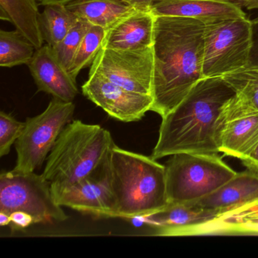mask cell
Masks as SVG:
<instances>
[{"label": "cell", "mask_w": 258, "mask_h": 258, "mask_svg": "<svg viewBox=\"0 0 258 258\" xmlns=\"http://www.w3.org/2000/svg\"><path fill=\"white\" fill-rule=\"evenodd\" d=\"M205 25L188 18L155 17L151 111L161 117L174 109L203 79Z\"/></svg>", "instance_id": "1"}, {"label": "cell", "mask_w": 258, "mask_h": 258, "mask_svg": "<svg viewBox=\"0 0 258 258\" xmlns=\"http://www.w3.org/2000/svg\"><path fill=\"white\" fill-rule=\"evenodd\" d=\"M235 95L221 78H203L162 117L152 158L179 153H220L217 131L222 108Z\"/></svg>", "instance_id": "2"}, {"label": "cell", "mask_w": 258, "mask_h": 258, "mask_svg": "<svg viewBox=\"0 0 258 258\" xmlns=\"http://www.w3.org/2000/svg\"><path fill=\"white\" fill-rule=\"evenodd\" d=\"M109 158L117 217H146L168 205L164 165L115 144Z\"/></svg>", "instance_id": "3"}, {"label": "cell", "mask_w": 258, "mask_h": 258, "mask_svg": "<svg viewBox=\"0 0 258 258\" xmlns=\"http://www.w3.org/2000/svg\"><path fill=\"white\" fill-rule=\"evenodd\" d=\"M114 144L105 128L72 120L58 137L42 175L52 186L74 183L99 168Z\"/></svg>", "instance_id": "4"}, {"label": "cell", "mask_w": 258, "mask_h": 258, "mask_svg": "<svg viewBox=\"0 0 258 258\" xmlns=\"http://www.w3.org/2000/svg\"><path fill=\"white\" fill-rule=\"evenodd\" d=\"M164 167L168 204L198 202L237 173L218 153L175 154Z\"/></svg>", "instance_id": "5"}, {"label": "cell", "mask_w": 258, "mask_h": 258, "mask_svg": "<svg viewBox=\"0 0 258 258\" xmlns=\"http://www.w3.org/2000/svg\"><path fill=\"white\" fill-rule=\"evenodd\" d=\"M203 40V78H221L251 62L253 25L247 17L205 24Z\"/></svg>", "instance_id": "6"}, {"label": "cell", "mask_w": 258, "mask_h": 258, "mask_svg": "<svg viewBox=\"0 0 258 258\" xmlns=\"http://www.w3.org/2000/svg\"><path fill=\"white\" fill-rule=\"evenodd\" d=\"M75 105L53 98L43 112L28 117L23 132L15 143L17 159L13 171H35L46 161L58 137L72 121Z\"/></svg>", "instance_id": "7"}, {"label": "cell", "mask_w": 258, "mask_h": 258, "mask_svg": "<svg viewBox=\"0 0 258 258\" xmlns=\"http://www.w3.org/2000/svg\"><path fill=\"white\" fill-rule=\"evenodd\" d=\"M24 211L32 216L34 223L62 222L68 216L54 199L51 182L43 175L16 173L0 175V212Z\"/></svg>", "instance_id": "8"}, {"label": "cell", "mask_w": 258, "mask_h": 258, "mask_svg": "<svg viewBox=\"0 0 258 258\" xmlns=\"http://www.w3.org/2000/svg\"><path fill=\"white\" fill-rule=\"evenodd\" d=\"M109 157L110 154L99 168L81 180L63 186L51 185L55 202L97 218L117 217Z\"/></svg>", "instance_id": "9"}, {"label": "cell", "mask_w": 258, "mask_h": 258, "mask_svg": "<svg viewBox=\"0 0 258 258\" xmlns=\"http://www.w3.org/2000/svg\"><path fill=\"white\" fill-rule=\"evenodd\" d=\"M90 72H97L130 91L152 96L153 47L137 50L102 48Z\"/></svg>", "instance_id": "10"}, {"label": "cell", "mask_w": 258, "mask_h": 258, "mask_svg": "<svg viewBox=\"0 0 258 258\" xmlns=\"http://www.w3.org/2000/svg\"><path fill=\"white\" fill-rule=\"evenodd\" d=\"M217 146L220 152L241 161L258 146V110L237 95L222 108Z\"/></svg>", "instance_id": "11"}, {"label": "cell", "mask_w": 258, "mask_h": 258, "mask_svg": "<svg viewBox=\"0 0 258 258\" xmlns=\"http://www.w3.org/2000/svg\"><path fill=\"white\" fill-rule=\"evenodd\" d=\"M82 92L110 117L125 123L142 120L153 102L152 96L126 90L97 72H89Z\"/></svg>", "instance_id": "12"}, {"label": "cell", "mask_w": 258, "mask_h": 258, "mask_svg": "<svg viewBox=\"0 0 258 258\" xmlns=\"http://www.w3.org/2000/svg\"><path fill=\"white\" fill-rule=\"evenodd\" d=\"M258 202V171L247 168L206 197L193 202L213 217Z\"/></svg>", "instance_id": "13"}, {"label": "cell", "mask_w": 258, "mask_h": 258, "mask_svg": "<svg viewBox=\"0 0 258 258\" xmlns=\"http://www.w3.org/2000/svg\"><path fill=\"white\" fill-rule=\"evenodd\" d=\"M28 66L39 92L73 102L78 93L76 81L57 59L52 46L46 44L37 49Z\"/></svg>", "instance_id": "14"}, {"label": "cell", "mask_w": 258, "mask_h": 258, "mask_svg": "<svg viewBox=\"0 0 258 258\" xmlns=\"http://www.w3.org/2000/svg\"><path fill=\"white\" fill-rule=\"evenodd\" d=\"M150 12L155 17L188 18L205 24L246 17L241 7L231 0H153Z\"/></svg>", "instance_id": "15"}, {"label": "cell", "mask_w": 258, "mask_h": 258, "mask_svg": "<svg viewBox=\"0 0 258 258\" xmlns=\"http://www.w3.org/2000/svg\"><path fill=\"white\" fill-rule=\"evenodd\" d=\"M155 19L151 12H134L107 31L102 48L137 50L152 47Z\"/></svg>", "instance_id": "16"}, {"label": "cell", "mask_w": 258, "mask_h": 258, "mask_svg": "<svg viewBox=\"0 0 258 258\" xmlns=\"http://www.w3.org/2000/svg\"><path fill=\"white\" fill-rule=\"evenodd\" d=\"M208 235H258V202L187 228L179 236Z\"/></svg>", "instance_id": "17"}, {"label": "cell", "mask_w": 258, "mask_h": 258, "mask_svg": "<svg viewBox=\"0 0 258 258\" xmlns=\"http://www.w3.org/2000/svg\"><path fill=\"white\" fill-rule=\"evenodd\" d=\"M147 223L155 226L161 236H179L187 228L202 224L214 218L208 211L196 204H168L159 212L145 217Z\"/></svg>", "instance_id": "18"}, {"label": "cell", "mask_w": 258, "mask_h": 258, "mask_svg": "<svg viewBox=\"0 0 258 258\" xmlns=\"http://www.w3.org/2000/svg\"><path fill=\"white\" fill-rule=\"evenodd\" d=\"M66 6L79 19L102 27L107 31L137 11L123 0H71Z\"/></svg>", "instance_id": "19"}, {"label": "cell", "mask_w": 258, "mask_h": 258, "mask_svg": "<svg viewBox=\"0 0 258 258\" xmlns=\"http://www.w3.org/2000/svg\"><path fill=\"white\" fill-rule=\"evenodd\" d=\"M37 0H0V19L15 25L36 49L43 46Z\"/></svg>", "instance_id": "20"}, {"label": "cell", "mask_w": 258, "mask_h": 258, "mask_svg": "<svg viewBox=\"0 0 258 258\" xmlns=\"http://www.w3.org/2000/svg\"><path fill=\"white\" fill-rule=\"evenodd\" d=\"M79 19L75 13L66 7V4H54L44 6L40 19V30L43 40L53 47L64 38Z\"/></svg>", "instance_id": "21"}, {"label": "cell", "mask_w": 258, "mask_h": 258, "mask_svg": "<svg viewBox=\"0 0 258 258\" xmlns=\"http://www.w3.org/2000/svg\"><path fill=\"white\" fill-rule=\"evenodd\" d=\"M36 48L19 31H0V66L13 68L28 64Z\"/></svg>", "instance_id": "22"}, {"label": "cell", "mask_w": 258, "mask_h": 258, "mask_svg": "<svg viewBox=\"0 0 258 258\" xmlns=\"http://www.w3.org/2000/svg\"><path fill=\"white\" fill-rule=\"evenodd\" d=\"M106 34L107 31L105 28L96 25H92L87 31L68 70L75 81L83 69L92 66L103 47Z\"/></svg>", "instance_id": "23"}, {"label": "cell", "mask_w": 258, "mask_h": 258, "mask_svg": "<svg viewBox=\"0 0 258 258\" xmlns=\"http://www.w3.org/2000/svg\"><path fill=\"white\" fill-rule=\"evenodd\" d=\"M221 78L235 95L258 110V64L250 62L246 67Z\"/></svg>", "instance_id": "24"}, {"label": "cell", "mask_w": 258, "mask_h": 258, "mask_svg": "<svg viewBox=\"0 0 258 258\" xmlns=\"http://www.w3.org/2000/svg\"><path fill=\"white\" fill-rule=\"evenodd\" d=\"M92 25L87 21L79 19L76 25L58 44L52 47L54 53L61 66L69 70L72 60Z\"/></svg>", "instance_id": "25"}, {"label": "cell", "mask_w": 258, "mask_h": 258, "mask_svg": "<svg viewBox=\"0 0 258 258\" xmlns=\"http://www.w3.org/2000/svg\"><path fill=\"white\" fill-rule=\"evenodd\" d=\"M25 122L16 120L8 113L0 112V156L8 155L12 146L22 135Z\"/></svg>", "instance_id": "26"}, {"label": "cell", "mask_w": 258, "mask_h": 258, "mask_svg": "<svg viewBox=\"0 0 258 258\" xmlns=\"http://www.w3.org/2000/svg\"><path fill=\"white\" fill-rule=\"evenodd\" d=\"M13 229H24L34 223L32 216L24 211H15L10 214Z\"/></svg>", "instance_id": "27"}, {"label": "cell", "mask_w": 258, "mask_h": 258, "mask_svg": "<svg viewBox=\"0 0 258 258\" xmlns=\"http://www.w3.org/2000/svg\"><path fill=\"white\" fill-rule=\"evenodd\" d=\"M137 11L150 12L153 0H123Z\"/></svg>", "instance_id": "28"}, {"label": "cell", "mask_w": 258, "mask_h": 258, "mask_svg": "<svg viewBox=\"0 0 258 258\" xmlns=\"http://www.w3.org/2000/svg\"><path fill=\"white\" fill-rule=\"evenodd\" d=\"M241 162L247 168L258 171V146L247 158L241 160Z\"/></svg>", "instance_id": "29"}, {"label": "cell", "mask_w": 258, "mask_h": 258, "mask_svg": "<svg viewBox=\"0 0 258 258\" xmlns=\"http://www.w3.org/2000/svg\"><path fill=\"white\" fill-rule=\"evenodd\" d=\"M240 7H244L248 10H257L258 0H231Z\"/></svg>", "instance_id": "30"}, {"label": "cell", "mask_w": 258, "mask_h": 258, "mask_svg": "<svg viewBox=\"0 0 258 258\" xmlns=\"http://www.w3.org/2000/svg\"><path fill=\"white\" fill-rule=\"evenodd\" d=\"M71 0H37V2L40 4V5L46 6L49 5V4H66L67 3L70 2Z\"/></svg>", "instance_id": "31"}, {"label": "cell", "mask_w": 258, "mask_h": 258, "mask_svg": "<svg viewBox=\"0 0 258 258\" xmlns=\"http://www.w3.org/2000/svg\"><path fill=\"white\" fill-rule=\"evenodd\" d=\"M11 223V217L9 214L0 212V225L2 226H8Z\"/></svg>", "instance_id": "32"}, {"label": "cell", "mask_w": 258, "mask_h": 258, "mask_svg": "<svg viewBox=\"0 0 258 258\" xmlns=\"http://www.w3.org/2000/svg\"><path fill=\"white\" fill-rule=\"evenodd\" d=\"M252 25H253V31H257L258 35V17L252 21Z\"/></svg>", "instance_id": "33"}]
</instances>
